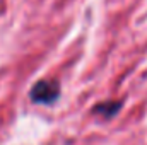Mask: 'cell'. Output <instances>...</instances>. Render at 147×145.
I'll use <instances>...</instances> for the list:
<instances>
[{
	"label": "cell",
	"mask_w": 147,
	"mask_h": 145,
	"mask_svg": "<svg viewBox=\"0 0 147 145\" xmlns=\"http://www.w3.org/2000/svg\"><path fill=\"white\" fill-rule=\"evenodd\" d=\"M29 97L36 104H55L60 97V84L55 79H43L36 82L29 92Z\"/></svg>",
	"instance_id": "obj_1"
},
{
	"label": "cell",
	"mask_w": 147,
	"mask_h": 145,
	"mask_svg": "<svg viewBox=\"0 0 147 145\" xmlns=\"http://www.w3.org/2000/svg\"><path fill=\"white\" fill-rule=\"evenodd\" d=\"M121 101H105V103H99L96 108L92 109L94 114H99L106 119H111L118 114V111L121 109Z\"/></svg>",
	"instance_id": "obj_2"
}]
</instances>
